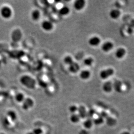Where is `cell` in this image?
I'll list each match as a JSON object with an SVG mask.
<instances>
[{
    "label": "cell",
    "instance_id": "obj_1",
    "mask_svg": "<svg viewBox=\"0 0 134 134\" xmlns=\"http://www.w3.org/2000/svg\"><path fill=\"white\" fill-rule=\"evenodd\" d=\"M20 81L23 86L29 89H34L36 85V82L32 77L28 75L22 76Z\"/></svg>",
    "mask_w": 134,
    "mask_h": 134
},
{
    "label": "cell",
    "instance_id": "obj_2",
    "mask_svg": "<svg viewBox=\"0 0 134 134\" xmlns=\"http://www.w3.org/2000/svg\"><path fill=\"white\" fill-rule=\"evenodd\" d=\"M12 9L8 6H4L0 10V14L2 18L5 19H9L12 15Z\"/></svg>",
    "mask_w": 134,
    "mask_h": 134
},
{
    "label": "cell",
    "instance_id": "obj_3",
    "mask_svg": "<svg viewBox=\"0 0 134 134\" xmlns=\"http://www.w3.org/2000/svg\"><path fill=\"white\" fill-rule=\"evenodd\" d=\"M114 74V70L112 68H108L102 70L99 73V77L102 79H107Z\"/></svg>",
    "mask_w": 134,
    "mask_h": 134
},
{
    "label": "cell",
    "instance_id": "obj_4",
    "mask_svg": "<svg viewBox=\"0 0 134 134\" xmlns=\"http://www.w3.org/2000/svg\"><path fill=\"white\" fill-rule=\"evenodd\" d=\"M41 27L44 31H51L54 28V25L51 21L49 20H44L42 22Z\"/></svg>",
    "mask_w": 134,
    "mask_h": 134
},
{
    "label": "cell",
    "instance_id": "obj_5",
    "mask_svg": "<svg viewBox=\"0 0 134 134\" xmlns=\"http://www.w3.org/2000/svg\"><path fill=\"white\" fill-rule=\"evenodd\" d=\"M22 103V108L25 110L31 109L34 105V101L31 98H25Z\"/></svg>",
    "mask_w": 134,
    "mask_h": 134
},
{
    "label": "cell",
    "instance_id": "obj_6",
    "mask_svg": "<svg viewBox=\"0 0 134 134\" xmlns=\"http://www.w3.org/2000/svg\"><path fill=\"white\" fill-rule=\"evenodd\" d=\"M88 111L87 108L84 106H81L79 107L78 114L81 119H85L88 118Z\"/></svg>",
    "mask_w": 134,
    "mask_h": 134
},
{
    "label": "cell",
    "instance_id": "obj_7",
    "mask_svg": "<svg viewBox=\"0 0 134 134\" xmlns=\"http://www.w3.org/2000/svg\"><path fill=\"white\" fill-rule=\"evenodd\" d=\"M85 5L86 2L84 0H76L73 4L74 8L78 11L83 9Z\"/></svg>",
    "mask_w": 134,
    "mask_h": 134
},
{
    "label": "cell",
    "instance_id": "obj_8",
    "mask_svg": "<svg viewBox=\"0 0 134 134\" xmlns=\"http://www.w3.org/2000/svg\"><path fill=\"white\" fill-rule=\"evenodd\" d=\"M114 44L111 42L106 41L102 44L101 47V49L103 52L107 53L112 50Z\"/></svg>",
    "mask_w": 134,
    "mask_h": 134
},
{
    "label": "cell",
    "instance_id": "obj_9",
    "mask_svg": "<svg viewBox=\"0 0 134 134\" xmlns=\"http://www.w3.org/2000/svg\"><path fill=\"white\" fill-rule=\"evenodd\" d=\"M102 88L103 91L105 93H111L113 89V83L110 81H106L103 83Z\"/></svg>",
    "mask_w": 134,
    "mask_h": 134
},
{
    "label": "cell",
    "instance_id": "obj_10",
    "mask_svg": "<svg viewBox=\"0 0 134 134\" xmlns=\"http://www.w3.org/2000/svg\"><path fill=\"white\" fill-rule=\"evenodd\" d=\"M101 43V39L98 36H94L90 38L88 40L89 45L92 47L99 46Z\"/></svg>",
    "mask_w": 134,
    "mask_h": 134
},
{
    "label": "cell",
    "instance_id": "obj_11",
    "mask_svg": "<svg viewBox=\"0 0 134 134\" xmlns=\"http://www.w3.org/2000/svg\"><path fill=\"white\" fill-rule=\"evenodd\" d=\"M80 66L77 63L74 61L71 65L69 66V70L72 73H76L79 71Z\"/></svg>",
    "mask_w": 134,
    "mask_h": 134
},
{
    "label": "cell",
    "instance_id": "obj_12",
    "mask_svg": "<svg viewBox=\"0 0 134 134\" xmlns=\"http://www.w3.org/2000/svg\"><path fill=\"white\" fill-rule=\"evenodd\" d=\"M21 32L19 29H16L12 32L11 38L14 41H18L21 39Z\"/></svg>",
    "mask_w": 134,
    "mask_h": 134
},
{
    "label": "cell",
    "instance_id": "obj_13",
    "mask_svg": "<svg viewBox=\"0 0 134 134\" xmlns=\"http://www.w3.org/2000/svg\"><path fill=\"white\" fill-rule=\"evenodd\" d=\"M109 16L111 19L113 20H116L120 18L121 15V12L118 9H114L111 10L109 12Z\"/></svg>",
    "mask_w": 134,
    "mask_h": 134
},
{
    "label": "cell",
    "instance_id": "obj_14",
    "mask_svg": "<svg viewBox=\"0 0 134 134\" xmlns=\"http://www.w3.org/2000/svg\"><path fill=\"white\" fill-rule=\"evenodd\" d=\"M126 54L125 49L123 48H119L116 50L115 53V56L117 59H122L125 56Z\"/></svg>",
    "mask_w": 134,
    "mask_h": 134
},
{
    "label": "cell",
    "instance_id": "obj_15",
    "mask_svg": "<svg viewBox=\"0 0 134 134\" xmlns=\"http://www.w3.org/2000/svg\"><path fill=\"white\" fill-rule=\"evenodd\" d=\"M113 89L117 93H120L122 91V83L118 80H116L113 83Z\"/></svg>",
    "mask_w": 134,
    "mask_h": 134
},
{
    "label": "cell",
    "instance_id": "obj_16",
    "mask_svg": "<svg viewBox=\"0 0 134 134\" xmlns=\"http://www.w3.org/2000/svg\"><path fill=\"white\" fill-rule=\"evenodd\" d=\"M41 14L40 12L38 10H34L32 11L31 13V19L34 21H37L40 19Z\"/></svg>",
    "mask_w": 134,
    "mask_h": 134
},
{
    "label": "cell",
    "instance_id": "obj_17",
    "mask_svg": "<svg viewBox=\"0 0 134 134\" xmlns=\"http://www.w3.org/2000/svg\"><path fill=\"white\" fill-rule=\"evenodd\" d=\"M91 72L88 70H83L79 74V77L83 80H87L90 78Z\"/></svg>",
    "mask_w": 134,
    "mask_h": 134
},
{
    "label": "cell",
    "instance_id": "obj_18",
    "mask_svg": "<svg viewBox=\"0 0 134 134\" xmlns=\"http://www.w3.org/2000/svg\"><path fill=\"white\" fill-rule=\"evenodd\" d=\"M83 126L86 129H91L94 125L93 120L90 118H86L83 122Z\"/></svg>",
    "mask_w": 134,
    "mask_h": 134
},
{
    "label": "cell",
    "instance_id": "obj_19",
    "mask_svg": "<svg viewBox=\"0 0 134 134\" xmlns=\"http://www.w3.org/2000/svg\"><path fill=\"white\" fill-rule=\"evenodd\" d=\"M81 120L80 117L77 113L72 114L70 117V120L73 123L77 124Z\"/></svg>",
    "mask_w": 134,
    "mask_h": 134
},
{
    "label": "cell",
    "instance_id": "obj_20",
    "mask_svg": "<svg viewBox=\"0 0 134 134\" xmlns=\"http://www.w3.org/2000/svg\"><path fill=\"white\" fill-rule=\"evenodd\" d=\"M70 9L69 7L66 6L62 7L59 10V14L62 16H65L68 15L70 13Z\"/></svg>",
    "mask_w": 134,
    "mask_h": 134
},
{
    "label": "cell",
    "instance_id": "obj_21",
    "mask_svg": "<svg viewBox=\"0 0 134 134\" xmlns=\"http://www.w3.org/2000/svg\"><path fill=\"white\" fill-rule=\"evenodd\" d=\"M15 99L18 102L21 103L23 102L24 99H25V95L22 93H18L15 96Z\"/></svg>",
    "mask_w": 134,
    "mask_h": 134
},
{
    "label": "cell",
    "instance_id": "obj_22",
    "mask_svg": "<svg viewBox=\"0 0 134 134\" xmlns=\"http://www.w3.org/2000/svg\"><path fill=\"white\" fill-rule=\"evenodd\" d=\"M7 116L10 120L12 121H14L16 120L17 118V115L16 113L13 111L10 110L7 113Z\"/></svg>",
    "mask_w": 134,
    "mask_h": 134
},
{
    "label": "cell",
    "instance_id": "obj_23",
    "mask_svg": "<svg viewBox=\"0 0 134 134\" xmlns=\"http://www.w3.org/2000/svg\"><path fill=\"white\" fill-rule=\"evenodd\" d=\"M106 118H107L106 123L109 126H113L115 125V124L116 123V120L115 118L113 117L109 116Z\"/></svg>",
    "mask_w": 134,
    "mask_h": 134
},
{
    "label": "cell",
    "instance_id": "obj_24",
    "mask_svg": "<svg viewBox=\"0 0 134 134\" xmlns=\"http://www.w3.org/2000/svg\"><path fill=\"white\" fill-rule=\"evenodd\" d=\"M93 63H94V59L93 58L90 57L85 59L83 61V63L85 65L87 66H91L93 64Z\"/></svg>",
    "mask_w": 134,
    "mask_h": 134
},
{
    "label": "cell",
    "instance_id": "obj_25",
    "mask_svg": "<svg viewBox=\"0 0 134 134\" xmlns=\"http://www.w3.org/2000/svg\"><path fill=\"white\" fill-rule=\"evenodd\" d=\"M93 121L94 124L99 125L103 123L104 122V118L99 115V116H98L97 118L94 119Z\"/></svg>",
    "mask_w": 134,
    "mask_h": 134
},
{
    "label": "cell",
    "instance_id": "obj_26",
    "mask_svg": "<svg viewBox=\"0 0 134 134\" xmlns=\"http://www.w3.org/2000/svg\"><path fill=\"white\" fill-rule=\"evenodd\" d=\"M63 61L66 64L69 66H70V65H71L74 62L72 58L70 56H67L65 57L63 59Z\"/></svg>",
    "mask_w": 134,
    "mask_h": 134
},
{
    "label": "cell",
    "instance_id": "obj_27",
    "mask_svg": "<svg viewBox=\"0 0 134 134\" xmlns=\"http://www.w3.org/2000/svg\"><path fill=\"white\" fill-rule=\"evenodd\" d=\"M78 109H79V107L77 106V105H72L70 106L69 110L72 114H74L78 112Z\"/></svg>",
    "mask_w": 134,
    "mask_h": 134
},
{
    "label": "cell",
    "instance_id": "obj_28",
    "mask_svg": "<svg viewBox=\"0 0 134 134\" xmlns=\"http://www.w3.org/2000/svg\"><path fill=\"white\" fill-rule=\"evenodd\" d=\"M32 132L34 134H42L43 131L41 129H40V128H37L34 129Z\"/></svg>",
    "mask_w": 134,
    "mask_h": 134
},
{
    "label": "cell",
    "instance_id": "obj_29",
    "mask_svg": "<svg viewBox=\"0 0 134 134\" xmlns=\"http://www.w3.org/2000/svg\"><path fill=\"white\" fill-rule=\"evenodd\" d=\"M79 134H88V131L87 129H83L79 132Z\"/></svg>",
    "mask_w": 134,
    "mask_h": 134
},
{
    "label": "cell",
    "instance_id": "obj_30",
    "mask_svg": "<svg viewBox=\"0 0 134 134\" xmlns=\"http://www.w3.org/2000/svg\"><path fill=\"white\" fill-rule=\"evenodd\" d=\"M130 25L131 26V27L134 28V19H132L130 21Z\"/></svg>",
    "mask_w": 134,
    "mask_h": 134
},
{
    "label": "cell",
    "instance_id": "obj_31",
    "mask_svg": "<svg viewBox=\"0 0 134 134\" xmlns=\"http://www.w3.org/2000/svg\"><path fill=\"white\" fill-rule=\"evenodd\" d=\"M121 134H130V133L127 131H124Z\"/></svg>",
    "mask_w": 134,
    "mask_h": 134
},
{
    "label": "cell",
    "instance_id": "obj_32",
    "mask_svg": "<svg viewBox=\"0 0 134 134\" xmlns=\"http://www.w3.org/2000/svg\"><path fill=\"white\" fill-rule=\"evenodd\" d=\"M26 134H34L32 132H29L27 133Z\"/></svg>",
    "mask_w": 134,
    "mask_h": 134
}]
</instances>
